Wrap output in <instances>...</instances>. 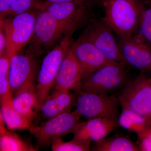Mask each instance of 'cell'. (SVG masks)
<instances>
[{
	"instance_id": "1",
	"label": "cell",
	"mask_w": 151,
	"mask_h": 151,
	"mask_svg": "<svg viewBox=\"0 0 151 151\" xmlns=\"http://www.w3.org/2000/svg\"><path fill=\"white\" fill-rule=\"evenodd\" d=\"M144 0H105L103 17L117 37H129L137 33Z\"/></svg>"
},
{
	"instance_id": "2",
	"label": "cell",
	"mask_w": 151,
	"mask_h": 151,
	"mask_svg": "<svg viewBox=\"0 0 151 151\" xmlns=\"http://www.w3.org/2000/svg\"><path fill=\"white\" fill-rule=\"evenodd\" d=\"M127 65L124 63H113L84 76L78 92L106 94L119 92L131 79Z\"/></svg>"
},
{
	"instance_id": "3",
	"label": "cell",
	"mask_w": 151,
	"mask_h": 151,
	"mask_svg": "<svg viewBox=\"0 0 151 151\" xmlns=\"http://www.w3.org/2000/svg\"><path fill=\"white\" fill-rule=\"evenodd\" d=\"M73 34L65 35L49 52L42 63L35 85L39 111L54 87L58 72L63 60L73 42Z\"/></svg>"
},
{
	"instance_id": "4",
	"label": "cell",
	"mask_w": 151,
	"mask_h": 151,
	"mask_svg": "<svg viewBox=\"0 0 151 151\" xmlns=\"http://www.w3.org/2000/svg\"><path fill=\"white\" fill-rule=\"evenodd\" d=\"M119 92L117 96L122 109L133 111L151 124V78L141 72Z\"/></svg>"
},
{
	"instance_id": "5",
	"label": "cell",
	"mask_w": 151,
	"mask_h": 151,
	"mask_svg": "<svg viewBox=\"0 0 151 151\" xmlns=\"http://www.w3.org/2000/svg\"><path fill=\"white\" fill-rule=\"evenodd\" d=\"M76 111L87 119L104 118L118 123L120 105L117 96L93 92H76Z\"/></svg>"
},
{
	"instance_id": "6",
	"label": "cell",
	"mask_w": 151,
	"mask_h": 151,
	"mask_svg": "<svg viewBox=\"0 0 151 151\" xmlns=\"http://www.w3.org/2000/svg\"><path fill=\"white\" fill-rule=\"evenodd\" d=\"M39 11L27 12L1 19V26L7 40V54L11 58L29 43Z\"/></svg>"
},
{
	"instance_id": "7",
	"label": "cell",
	"mask_w": 151,
	"mask_h": 151,
	"mask_svg": "<svg viewBox=\"0 0 151 151\" xmlns=\"http://www.w3.org/2000/svg\"><path fill=\"white\" fill-rule=\"evenodd\" d=\"M68 34L71 33L48 12L42 10L38 13L34 32L27 53L35 56L42 53Z\"/></svg>"
},
{
	"instance_id": "8",
	"label": "cell",
	"mask_w": 151,
	"mask_h": 151,
	"mask_svg": "<svg viewBox=\"0 0 151 151\" xmlns=\"http://www.w3.org/2000/svg\"><path fill=\"white\" fill-rule=\"evenodd\" d=\"M81 117L76 110L67 111L47 119L39 126H32L30 130L39 145L49 146L55 140L73 134L80 123Z\"/></svg>"
},
{
	"instance_id": "9",
	"label": "cell",
	"mask_w": 151,
	"mask_h": 151,
	"mask_svg": "<svg viewBox=\"0 0 151 151\" xmlns=\"http://www.w3.org/2000/svg\"><path fill=\"white\" fill-rule=\"evenodd\" d=\"M93 6L86 1L69 2L47 5L44 9L67 29L73 34L79 28L88 24L91 19Z\"/></svg>"
},
{
	"instance_id": "10",
	"label": "cell",
	"mask_w": 151,
	"mask_h": 151,
	"mask_svg": "<svg viewBox=\"0 0 151 151\" xmlns=\"http://www.w3.org/2000/svg\"><path fill=\"white\" fill-rule=\"evenodd\" d=\"M81 35L87 39L108 59L124 63L119 50L114 31L104 18H92Z\"/></svg>"
},
{
	"instance_id": "11",
	"label": "cell",
	"mask_w": 151,
	"mask_h": 151,
	"mask_svg": "<svg viewBox=\"0 0 151 151\" xmlns=\"http://www.w3.org/2000/svg\"><path fill=\"white\" fill-rule=\"evenodd\" d=\"M124 63L145 73L151 72V46L137 33L129 37H117Z\"/></svg>"
},
{
	"instance_id": "12",
	"label": "cell",
	"mask_w": 151,
	"mask_h": 151,
	"mask_svg": "<svg viewBox=\"0 0 151 151\" xmlns=\"http://www.w3.org/2000/svg\"><path fill=\"white\" fill-rule=\"evenodd\" d=\"M37 66L35 56L18 53L11 57L9 79L12 96L25 86L34 83Z\"/></svg>"
},
{
	"instance_id": "13",
	"label": "cell",
	"mask_w": 151,
	"mask_h": 151,
	"mask_svg": "<svg viewBox=\"0 0 151 151\" xmlns=\"http://www.w3.org/2000/svg\"><path fill=\"white\" fill-rule=\"evenodd\" d=\"M71 47L82 68L83 77L105 65L116 62L108 59L93 44L81 35L77 40L73 41Z\"/></svg>"
},
{
	"instance_id": "14",
	"label": "cell",
	"mask_w": 151,
	"mask_h": 151,
	"mask_svg": "<svg viewBox=\"0 0 151 151\" xmlns=\"http://www.w3.org/2000/svg\"><path fill=\"white\" fill-rule=\"evenodd\" d=\"M83 76L81 65L70 46L60 66L55 82V89L73 90L76 93L79 91Z\"/></svg>"
},
{
	"instance_id": "15",
	"label": "cell",
	"mask_w": 151,
	"mask_h": 151,
	"mask_svg": "<svg viewBox=\"0 0 151 151\" xmlns=\"http://www.w3.org/2000/svg\"><path fill=\"white\" fill-rule=\"evenodd\" d=\"M119 126L117 122L104 118L88 119L86 122L79 123L73 133V138L97 142L106 137Z\"/></svg>"
},
{
	"instance_id": "16",
	"label": "cell",
	"mask_w": 151,
	"mask_h": 151,
	"mask_svg": "<svg viewBox=\"0 0 151 151\" xmlns=\"http://www.w3.org/2000/svg\"><path fill=\"white\" fill-rule=\"evenodd\" d=\"M77 96L70 91L55 89L41 107V116L48 119L67 111L76 105Z\"/></svg>"
},
{
	"instance_id": "17",
	"label": "cell",
	"mask_w": 151,
	"mask_h": 151,
	"mask_svg": "<svg viewBox=\"0 0 151 151\" xmlns=\"http://www.w3.org/2000/svg\"><path fill=\"white\" fill-rule=\"evenodd\" d=\"M12 104L19 113L32 122L39 111L34 83L24 87L13 94Z\"/></svg>"
},
{
	"instance_id": "18",
	"label": "cell",
	"mask_w": 151,
	"mask_h": 151,
	"mask_svg": "<svg viewBox=\"0 0 151 151\" xmlns=\"http://www.w3.org/2000/svg\"><path fill=\"white\" fill-rule=\"evenodd\" d=\"M47 4L42 0H0L1 19L44 9Z\"/></svg>"
},
{
	"instance_id": "19",
	"label": "cell",
	"mask_w": 151,
	"mask_h": 151,
	"mask_svg": "<svg viewBox=\"0 0 151 151\" xmlns=\"http://www.w3.org/2000/svg\"><path fill=\"white\" fill-rule=\"evenodd\" d=\"M90 151H139L137 145L128 136L117 134L105 137L91 145Z\"/></svg>"
},
{
	"instance_id": "20",
	"label": "cell",
	"mask_w": 151,
	"mask_h": 151,
	"mask_svg": "<svg viewBox=\"0 0 151 151\" xmlns=\"http://www.w3.org/2000/svg\"><path fill=\"white\" fill-rule=\"evenodd\" d=\"M12 98L1 102L0 116L3 118L9 129H30L32 127V122L21 115L14 108L12 104Z\"/></svg>"
},
{
	"instance_id": "21",
	"label": "cell",
	"mask_w": 151,
	"mask_h": 151,
	"mask_svg": "<svg viewBox=\"0 0 151 151\" xmlns=\"http://www.w3.org/2000/svg\"><path fill=\"white\" fill-rule=\"evenodd\" d=\"M0 150L29 151L35 150L24 142L16 134L6 129L4 120L0 116Z\"/></svg>"
},
{
	"instance_id": "22",
	"label": "cell",
	"mask_w": 151,
	"mask_h": 151,
	"mask_svg": "<svg viewBox=\"0 0 151 151\" xmlns=\"http://www.w3.org/2000/svg\"><path fill=\"white\" fill-rule=\"evenodd\" d=\"M119 126L137 135L141 134L151 127V124L147 120L133 111L122 109L118 119Z\"/></svg>"
},
{
	"instance_id": "23",
	"label": "cell",
	"mask_w": 151,
	"mask_h": 151,
	"mask_svg": "<svg viewBox=\"0 0 151 151\" xmlns=\"http://www.w3.org/2000/svg\"><path fill=\"white\" fill-rule=\"evenodd\" d=\"M11 57L6 53L0 56L1 102L12 97L9 79Z\"/></svg>"
},
{
	"instance_id": "24",
	"label": "cell",
	"mask_w": 151,
	"mask_h": 151,
	"mask_svg": "<svg viewBox=\"0 0 151 151\" xmlns=\"http://www.w3.org/2000/svg\"><path fill=\"white\" fill-rule=\"evenodd\" d=\"M137 33L151 46V4L145 0L143 1Z\"/></svg>"
},
{
	"instance_id": "25",
	"label": "cell",
	"mask_w": 151,
	"mask_h": 151,
	"mask_svg": "<svg viewBox=\"0 0 151 151\" xmlns=\"http://www.w3.org/2000/svg\"><path fill=\"white\" fill-rule=\"evenodd\" d=\"M91 141L82 140L73 138L69 142H64L61 138L53 141L51 144L53 151H90Z\"/></svg>"
},
{
	"instance_id": "26",
	"label": "cell",
	"mask_w": 151,
	"mask_h": 151,
	"mask_svg": "<svg viewBox=\"0 0 151 151\" xmlns=\"http://www.w3.org/2000/svg\"><path fill=\"white\" fill-rule=\"evenodd\" d=\"M137 145L140 151H151V126L138 135Z\"/></svg>"
},
{
	"instance_id": "27",
	"label": "cell",
	"mask_w": 151,
	"mask_h": 151,
	"mask_svg": "<svg viewBox=\"0 0 151 151\" xmlns=\"http://www.w3.org/2000/svg\"><path fill=\"white\" fill-rule=\"evenodd\" d=\"M7 54V40L4 29L1 26L0 32V56Z\"/></svg>"
},
{
	"instance_id": "28",
	"label": "cell",
	"mask_w": 151,
	"mask_h": 151,
	"mask_svg": "<svg viewBox=\"0 0 151 151\" xmlns=\"http://www.w3.org/2000/svg\"><path fill=\"white\" fill-rule=\"evenodd\" d=\"M45 1L47 2L52 3V4L69 2L78 1H86L88 2L87 0H45Z\"/></svg>"
},
{
	"instance_id": "29",
	"label": "cell",
	"mask_w": 151,
	"mask_h": 151,
	"mask_svg": "<svg viewBox=\"0 0 151 151\" xmlns=\"http://www.w3.org/2000/svg\"><path fill=\"white\" fill-rule=\"evenodd\" d=\"M87 1L92 6L96 5L102 6L103 1L105 0H87Z\"/></svg>"
},
{
	"instance_id": "30",
	"label": "cell",
	"mask_w": 151,
	"mask_h": 151,
	"mask_svg": "<svg viewBox=\"0 0 151 151\" xmlns=\"http://www.w3.org/2000/svg\"><path fill=\"white\" fill-rule=\"evenodd\" d=\"M145 1L151 4V0H145Z\"/></svg>"
}]
</instances>
